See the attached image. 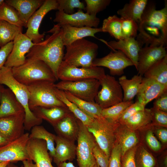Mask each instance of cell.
<instances>
[{"label": "cell", "mask_w": 167, "mask_h": 167, "mask_svg": "<svg viewBox=\"0 0 167 167\" xmlns=\"http://www.w3.org/2000/svg\"><path fill=\"white\" fill-rule=\"evenodd\" d=\"M136 37L141 47L143 45H165L167 42V2L157 10L153 4L148 3L138 24Z\"/></svg>", "instance_id": "1"}, {"label": "cell", "mask_w": 167, "mask_h": 167, "mask_svg": "<svg viewBox=\"0 0 167 167\" xmlns=\"http://www.w3.org/2000/svg\"><path fill=\"white\" fill-rule=\"evenodd\" d=\"M47 32L52 33L45 39L33 46L26 54V58L42 61L50 68L57 80V72L64 56L61 27L54 25Z\"/></svg>", "instance_id": "2"}, {"label": "cell", "mask_w": 167, "mask_h": 167, "mask_svg": "<svg viewBox=\"0 0 167 167\" xmlns=\"http://www.w3.org/2000/svg\"><path fill=\"white\" fill-rule=\"evenodd\" d=\"M0 84L6 85L13 92L23 107L25 113L24 126L25 130L30 131L34 126L40 125L42 120L36 117L30 109V94L27 86L17 81L14 77L12 68L3 66L0 69Z\"/></svg>", "instance_id": "3"}, {"label": "cell", "mask_w": 167, "mask_h": 167, "mask_svg": "<svg viewBox=\"0 0 167 167\" xmlns=\"http://www.w3.org/2000/svg\"><path fill=\"white\" fill-rule=\"evenodd\" d=\"M12 71L15 78L26 86L40 80H57L49 67L41 60L26 58L23 64L12 68Z\"/></svg>", "instance_id": "4"}, {"label": "cell", "mask_w": 167, "mask_h": 167, "mask_svg": "<svg viewBox=\"0 0 167 167\" xmlns=\"http://www.w3.org/2000/svg\"><path fill=\"white\" fill-rule=\"evenodd\" d=\"M66 47V52L63 60L77 67L92 66L93 62L97 54L98 46L97 44L83 38Z\"/></svg>", "instance_id": "5"}, {"label": "cell", "mask_w": 167, "mask_h": 167, "mask_svg": "<svg viewBox=\"0 0 167 167\" xmlns=\"http://www.w3.org/2000/svg\"><path fill=\"white\" fill-rule=\"evenodd\" d=\"M27 86L30 94L28 106L31 111L38 107H67L56 96L54 83L42 80L32 83Z\"/></svg>", "instance_id": "6"}, {"label": "cell", "mask_w": 167, "mask_h": 167, "mask_svg": "<svg viewBox=\"0 0 167 167\" xmlns=\"http://www.w3.org/2000/svg\"><path fill=\"white\" fill-rule=\"evenodd\" d=\"M118 122H111L102 116L93 119L86 127L99 147L109 157L115 143V129Z\"/></svg>", "instance_id": "7"}, {"label": "cell", "mask_w": 167, "mask_h": 167, "mask_svg": "<svg viewBox=\"0 0 167 167\" xmlns=\"http://www.w3.org/2000/svg\"><path fill=\"white\" fill-rule=\"evenodd\" d=\"M100 85L99 80L95 79L76 81H61L55 84L57 89L68 92L80 99L91 102H95Z\"/></svg>", "instance_id": "8"}, {"label": "cell", "mask_w": 167, "mask_h": 167, "mask_svg": "<svg viewBox=\"0 0 167 167\" xmlns=\"http://www.w3.org/2000/svg\"><path fill=\"white\" fill-rule=\"evenodd\" d=\"M78 122L79 131L77 139L76 156L79 167H94L96 162L93 148L96 141L87 127L78 119Z\"/></svg>", "instance_id": "9"}, {"label": "cell", "mask_w": 167, "mask_h": 167, "mask_svg": "<svg viewBox=\"0 0 167 167\" xmlns=\"http://www.w3.org/2000/svg\"><path fill=\"white\" fill-rule=\"evenodd\" d=\"M99 81L101 88L98 92L95 101L102 109L123 101L122 88L118 81L113 76L105 75Z\"/></svg>", "instance_id": "10"}, {"label": "cell", "mask_w": 167, "mask_h": 167, "mask_svg": "<svg viewBox=\"0 0 167 167\" xmlns=\"http://www.w3.org/2000/svg\"><path fill=\"white\" fill-rule=\"evenodd\" d=\"M105 75L104 69L101 67L79 68L71 65L63 60L57 72L58 79L61 81H76L90 79L99 80Z\"/></svg>", "instance_id": "11"}, {"label": "cell", "mask_w": 167, "mask_h": 167, "mask_svg": "<svg viewBox=\"0 0 167 167\" xmlns=\"http://www.w3.org/2000/svg\"><path fill=\"white\" fill-rule=\"evenodd\" d=\"M29 135L28 133H24L18 138L0 147V163L29 159L27 150Z\"/></svg>", "instance_id": "12"}, {"label": "cell", "mask_w": 167, "mask_h": 167, "mask_svg": "<svg viewBox=\"0 0 167 167\" xmlns=\"http://www.w3.org/2000/svg\"><path fill=\"white\" fill-rule=\"evenodd\" d=\"M57 0H45L41 6L34 12L29 19L25 34L34 43H38L44 40L45 34H40L39 28L44 17L52 10H58Z\"/></svg>", "instance_id": "13"}, {"label": "cell", "mask_w": 167, "mask_h": 167, "mask_svg": "<svg viewBox=\"0 0 167 167\" xmlns=\"http://www.w3.org/2000/svg\"><path fill=\"white\" fill-rule=\"evenodd\" d=\"M134 66L131 61L121 51L114 50L106 56L95 58L92 66H103L108 68L112 76L121 75L127 67Z\"/></svg>", "instance_id": "14"}, {"label": "cell", "mask_w": 167, "mask_h": 167, "mask_svg": "<svg viewBox=\"0 0 167 167\" xmlns=\"http://www.w3.org/2000/svg\"><path fill=\"white\" fill-rule=\"evenodd\" d=\"M54 21L60 26L68 24L77 27L97 28L100 20L96 16L89 15L84 13L82 10L79 9L77 12L71 14H66L62 11H58L56 13Z\"/></svg>", "instance_id": "15"}, {"label": "cell", "mask_w": 167, "mask_h": 167, "mask_svg": "<svg viewBox=\"0 0 167 167\" xmlns=\"http://www.w3.org/2000/svg\"><path fill=\"white\" fill-rule=\"evenodd\" d=\"M13 46L4 66L10 68L23 64L26 59V56L30 49L36 44L34 43L26 34L18 35L13 41Z\"/></svg>", "instance_id": "16"}, {"label": "cell", "mask_w": 167, "mask_h": 167, "mask_svg": "<svg viewBox=\"0 0 167 167\" xmlns=\"http://www.w3.org/2000/svg\"><path fill=\"white\" fill-rule=\"evenodd\" d=\"M165 46H144L139 53L137 71L138 75L143 76L152 65L167 55Z\"/></svg>", "instance_id": "17"}, {"label": "cell", "mask_w": 167, "mask_h": 167, "mask_svg": "<svg viewBox=\"0 0 167 167\" xmlns=\"http://www.w3.org/2000/svg\"><path fill=\"white\" fill-rule=\"evenodd\" d=\"M24 112L0 118V134L8 142L14 140L24 133Z\"/></svg>", "instance_id": "18"}, {"label": "cell", "mask_w": 167, "mask_h": 167, "mask_svg": "<svg viewBox=\"0 0 167 167\" xmlns=\"http://www.w3.org/2000/svg\"><path fill=\"white\" fill-rule=\"evenodd\" d=\"M27 150L29 159L35 162L37 167H53L51 162L52 158L44 140L29 139Z\"/></svg>", "instance_id": "19"}, {"label": "cell", "mask_w": 167, "mask_h": 167, "mask_svg": "<svg viewBox=\"0 0 167 167\" xmlns=\"http://www.w3.org/2000/svg\"><path fill=\"white\" fill-rule=\"evenodd\" d=\"M102 41L113 50H118L123 52L131 61L137 70L139 53L141 47L135 38H129L109 42Z\"/></svg>", "instance_id": "20"}, {"label": "cell", "mask_w": 167, "mask_h": 167, "mask_svg": "<svg viewBox=\"0 0 167 167\" xmlns=\"http://www.w3.org/2000/svg\"><path fill=\"white\" fill-rule=\"evenodd\" d=\"M166 90L167 87L156 80L143 77L137 95L136 101L145 106Z\"/></svg>", "instance_id": "21"}, {"label": "cell", "mask_w": 167, "mask_h": 167, "mask_svg": "<svg viewBox=\"0 0 167 167\" xmlns=\"http://www.w3.org/2000/svg\"><path fill=\"white\" fill-rule=\"evenodd\" d=\"M139 135L138 131L131 129L124 125L117 123L115 129V142L120 145L122 156L139 143Z\"/></svg>", "instance_id": "22"}, {"label": "cell", "mask_w": 167, "mask_h": 167, "mask_svg": "<svg viewBox=\"0 0 167 167\" xmlns=\"http://www.w3.org/2000/svg\"><path fill=\"white\" fill-rule=\"evenodd\" d=\"M55 142L56 146L52 159L57 165L67 161H71L75 158L76 145L74 142L57 135Z\"/></svg>", "instance_id": "23"}, {"label": "cell", "mask_w": 167, "mask_h": 167, "mask_svg": "<svg viewBox=\"0 0 167 167\" xmlns=\"http://www.w3.org/2000/svg\"><path fill=\"white\" fill-rule=\"evenodd\" d=\"M60 27L62 30V42L64 45L65 46L86 37H95V34L102 32L101 28L87 27H77L68 24L63 25Z\"/></svg>", "instance_id": "24"}, {"label": "cell", "mask_w": 167, "mask_h": 167, "mask_svg": "<svg viewBox=\"0 0 167 167\" xmlns=\"http://www.w3.org/2000/svg\"><path fill=\"white\" fill-rule=\"evenodd\" d=\"M53 127L58 135L74 142L77 140L79 131L78 119L71 112Z\"/></svg>", "instance_id": "25"}, {"label": "cell", "mask_w": 167, "mask_h": 167, "mask_svg": "<svg viewBox=\"0 0 167 167\" xmlns=\"http://www.w3.org/2000/svg\"><path fill=\"white\" fill-rule=\"evenodd\" d=\"M24 112V109L13 92L8 88H3L0 105V118Z\"/></svg>", "instance_id": "26"}, {"label": "cell", "mask_w": 167, "mask_h": 167, "mask_svg": "<svg viewBox=\"0 0 167 167\" xmlns=\"http://www.w3.org/2000/svg\"><path fill=\"white\" fill-rule=\"evenodd\" d=\"M5 1L17 11L20 19L26 28L29 19L44 0H6Z\"/></svg>", "instance_id": "27"}, {"label": "cell", "mask_w": 167, "mask_h": 167, "mask_svg": "<svg viewBox=\"0 0 167 167\" xmlns=\"http://www.w3.org/2000/svg\"><path fill=\"white\" fill-rule=\"evenodd\" d=\"M32 111L37 118L47 121L53 126L70 112L67 107L61 106L38 107Z\"/></svg>", "instance_id": "28"}, {"label": "cell", "mask_w": 167, "mask_h": 167, "mask_svg": "<svg viewBox=\"0 0 167 167\" xmlns=\"http://www.w3.org/2000/svg\"><path fill=\"white\" fill-rule=\"evenodd\" d=\"M147 0H131L117 11L121 18L132 19L138 24L148 3Z\"/></svg>", "instance_id": "29"}, {"label": "cell", "mask_w": 167, "mask_h": 167, "mask_svg": "<svg viewBox=\"0 0 167 167\" xmlns=\"http://www.w3.org/2000/svg\"><path fill=\"white\" fill-rule=\"evenodd\" d=\"M143 77L139 75H134L131 79H128L125 75L118 79V82L123 91V101H132L137 95L141 86Z\"/></svg>", "instance_id": "30"}, {"label": "cell", "mask_w": 167, "mask_h": 167, "mask_svg": "<svg viewBox=\"0 0 167 167\" xmlns=\"http://www.w3.org/2000/svg\"><path fill=\"white\" fill-rule=\"evenodd\" d=\"M151 122L150 109L145 108L120 124L124 125L131 129L139 131L150 125Z\"/></svg>", "instance_id": "31"}, {"label": "cell", "mask_w": 167, "mask_h": 167, "mask_svg": "<svg viewBox=\"0 0 167 167\" xmlns=\"http://www.w3.org/2000/svg\"><path fill=\"white\" fill-rule=\"evenodd\" d=\"M64 92L66 97L68 100L75 104L92 118L94 119L102 116L101 112L102 109L95 102L83 101L74 96L68 92Z\"/></svg>", "instance_id": "32"}, {"label": "cell", "mask_w": 167, "mask_h": 167, "mask_svg": "<svg viewBox=\"0 0 167 167\" xmlns=\"http://www.w3.org/2000/svg\"><path fill=\"white\" fill-rule=\"evenodd\" d=\"M143 75L167 87V55L150 67Z\"/></svg>", "instance_id": "33"}, {"label": "cell", "mask_w": 167, "mask_h": 167, "mask_svg": "<svg viewBox=\"0 0 167 167\" xmlns=\"http://www.w3.org/2000/svg\"><path fill=\"white\" fill-rule=\"evenodd\" d=\"M29 134L30 139H36L44 140L46 144L49 154L52 159L55 154L54 146L56 135L47 131L40 125L33 127Z\"/></svg>", "instance_id": "34"}, {"label": "cell", "mask_w": 167, "mask_h": 167, "mask_svg": "<svg viewBox=\"0 0 167 167\" xmlns=\"http://www.w3.org/2000/svg\"><path fill=\"white\" fill-rule=\"evenodd\" d=\"M55 93L57 97L66 105L69 111L86 126H88L92 124L93 119L87 115L75 104L68 100L66 97L63 91L56 88Z\"/></svg>", "instance_id": "35"}, {"label": "cell", "mask_w": 167, "mask_h": 167, "mask_svg": "<svg viewBox=\"0 0 167 167\" xmlns=\"http://www.w3.org/2000/svg\"><path fill=\"white\" fill-rule=\"evenodd\" d=\"M135 161L136 167H158L156 159L140 142L137 146Z\"/></svg>", "instance_id": "36"}, {"label": "cell", "mask_w": 167, "mask_h": 167, "mask_svg": "<svg viewBox=\"0 0 167 167\" xmlns=\"http://www.w3.org/2000/svg\"><path fill=\"white\" fill-rule=\"evenodd\" d=\"M22 33V27L0 20V47L13 41L19 34Z\"/></svg>", "instance_id": "37"}, {"label": "cell", "mask_w": 167, "mask_h": 167, "mask_svg": "<svg viewBox=\"0 0 167 167\" xmlns=\"http://www.w3.org/2000/svg\"><path fill=\"white\" fill-rule=\"evenodd\" d=\"M120 18L114 15L104 19L101 28L103 32H108L117 40L123 39Z\"/></svg>", "instance_id": "38"}, {"label": "cell", "mask_w": 167, "mask_h": 167, "mask_svg": "<svg viewBox=\"0 0 167 167\" xmlns=\"http://www.w3.org/2000/svg\"><path fill=\"white\" fill-rule=\"evenodd\" d=\"M133 103V101H122L107 108L103 109L102 116L112 123L118 122V120L123 111Z\"/></svg>", "instance_id": "39"}, {"label": "cell", "mask_w": 167, "mask_h": 167, "mask_svg": "<svg viewBox=\"0 0 167 167\" xmlns=\"http://www.w3.org/2000/svg\"><path fill=\"white\" fill-rule=\"evenodd\" d=\"M0 20H4L19 27H25L17 11L5 1L0 4Z\"/></svg>", "instance_id": "40"}, {"label": "cell", "mask_w": 167, "mask_h": 167, "mask_svg": "<svg viewBox=\"0 0 167 167\" xmlns=\"http://www.w3.org/2000/svg\"><path fill=\"white\" fill-rule=\"evenodd\" d=\"M139 131H142L144 133L143 135L144 142L151 150L156 152L161 150L163 146L156 137L153 131L152 126L151 124Z\"/></svg>", "instance_id": "41"}, {"label": "cell", "mask_w": 167, "mask_h": 167, "mask_svg": "<svg viewBox=\"0 0 167 167\" xmlns=\"http://www.w3.org/2000/svg\"><path fill=\"white\" fill-rule=\"evenodd\" d=\"M58 3V11H62L67 14L74 13L75 9L85 10L84 4L79 0H57Z\"/></svg>", "instance_id": "42"}, {"label": "cell", "mask_w": 167, "mask_h": 167, "mask_svg": "<svg viewBox=\"0 0 167 167\" xmlns=\"http://www.w3.org/2000/svg\"><path fill=\"white\" fill-rule=\"evenodd\" d=\"M122 21L121 32L123 39L135 38L137 35L138 26L134 21L120 18Z\"/></svg>", "instance_id": "43"}, {"label": "cell", "mask_w": 167, "mask_h": 167, "mask_svg": "<svg viewBox=\"0 0 167 167\" xmlns=\"http://www.w3.org/2000/svg\"><path fill=\"white\" fill-rule=\"evenodd\" d=\"M86 6L85 10L89 15H96L97 13L105 9L111 2L110 0H85Z\"/></svg>", "instance_id": "44"}, {"label": "cell", "mask_w": 167, "mask_h": 167, "mask_svg": "<svg viewBox=\"0 0 167 167\" xmlns=\"http://www.w3.org/2000/svg\"><path fill=\"white\" fill-rule=\"evenodd\" d=\"M153 126L167 127V112L160 110L153 107L150 109Z\"/></svg>", "instance_id": "45"}, {"label": "cell", "mask_w": 167, "mask_h": 167, "mask_svg": "<svg viewBox=\"0 0 167 167\" xmlns=\"http://www.w3.org/2000/svg\"><path fill=\"white\" fill-rule=\"evenodd\" d=\"M120 147L115 142L110 154L108 167H122Z\"/></svg>", "instance_id": "46"}, {"label": "cell", "mask_w": 167, "mask_h": 167, "mask_svg": "<svg viewBox=\"0 0 167 167\" xmlns=\"http://www.w3.org/2000/svg\"><path fill=\"white\" fill-rule=\"evenodd\" d=\"M145 106L136 101L135 102L132 103L123 111L119 118L118 122L119 123L122 122L138 112L144 109Z\"/></svg>", "instance_id": "47"}, {"label": "cell", "mask_w": 167, "mask_h": 167, "mask_svg": "<svg viewBox=\"0 0 167 167\" xmlns=\"http://www.w3.org/2000/svg\"><path fill=\"white\" fill-rule=\"evenodd\" d=\"M93 154L96 164L99 167H108L109 157L100 148L96 143H95Z\"/></svg>", "instance_id": "48"}, {"label": "cell", "mask_w": 167, "mask_h": 167, "mask_svg": "<svg viewBox=\"0 0 167 167\" xmlns=\"http://www.w3.org/2000/svg\"><path fill=\"white\" fill-rule=\"evenodd\" d=\"M137 145L129 150L122 156V167H136L135 154Z\"/></svg>", "instance_id": "49"}, {"label": "cell", "mask_w": 167, "mask_h": 167, "mask_svg": "<svg viewBox=\"0 0 167 167\" xmlns=\"http://www.w3.org/2000/svg\"><path fill=\"white\" fill-rule=\"evenodd\" d=\"M153 107L167 112V90L155 99Z\"/></svg>", "instance_id": "50"}, {"label": "cell", "mask_w": 167, "mask_h": 167, "mask_svg": "<svg viewBox=\"0 0 167 167\" xmlns=\"http://www.w3.org/2000/svg\"><path fill=\"white\" fill-rule=\"evenodd\" d=\"M13 41L10 42L0 49V69L4 66L5 63L13 46Z\"/></svg>", "instance_id": "51"}, {"label": "cell", "mask_w": 167, "mask_h": 167, "mask_svg": "<svg viewBox=\"0 0 167 167\" xmlns=\"http://www.w3.org/2000/svg\"><path fill=\"white\" fill-rule=\"evenodd\" d=\"M152 126L155 135L157 136L162 146L163 145H166L167 143V128Z\"/></svg>", "instance_id": "52"}, {"label": "cell", "mask_w": 167, "mask_h": 167, "mask_svg": "<svg viewBox=\"0 0 167 167\" xmlns=\"http://www.w3.org/2000/svg\"><path fill=\"white\" fill-rule=\"evenodd\" d=\"M158 167H167V155L166 153L161 155L156 159Z\"/></svg>", "instance_id": "53"}, {"label": "cell", "mask_w": 167, "mask_h": 167, "mask_svg": "<svg viewBox=\"0 0 167 167\" xmlns=\"http://www.w3.org/2000/svg\"><path fill=\"white\" fill-rule=\"evenodd\" d=\"M22 162L24 167H37L36 164L30 159L24 160Z\"/></svg>", "instance_id": "54"}, {"label": "cell", "mask_w": 167, "mask_h": 167, "mask_svg": "<svg viewBox=\"0 0 167 167\" xmlns=\"http://www.w3.org/2000/svg\"><path fill=\"white\" fill-rule=\"evenodd\" d=\"M57 167H76L71 161L61 163L57 165Z\"/></svg>", "instance_id": "55"}, {"label": "cell", "mask_w": 167, "mask_h": 167, "mask_svg": "<svg viewBox=\"0 0 167 167\" xmlns=\"http://www.w3.org/2000/svg\"><path fill=\"white\" fill-rule=\"evenodd\" d=\"M9 142L0 134V147L6 144Z\"/></svg>", "instance_id": "56"}, {"label": "cell", "mask_w": 167, "mask_h": 167, "mask_svg": "<svg viewBox=\"0 0 167 167\" xmlns=\"http://www.w3.org/2000/svg\"><path fill=\"white\" fill-rule=\"evenodd\" d=\"M4 88V87L2 85L0 84V105L1 104L2 93Z\"/></svg>", "instance_id": "57"}, {"label": "cell", "mask_w": 167, "mask_h": 167, "mask_svg": "<svg viewBox=\"0 0 167 167\" xmlns=\"http://www.w3.org/2000/svg\"><path fill=\"white\" fill-rule=\"evenodd\" d=\"M6 167H18L17 165H15L12 162H9L7 165Z\"/></svg>", "instance_id": "58"}, {"label": "cell", "mask_w": 167, "mask_h": 167, "mask_svg": "<svg viewBox=\"0 0 167 167\" xmlns=\"http://www.w3.org/2000/svg\"><path fill=\"white\" fill-rule=\"evenodd\" d=\"M9 162H3L0 163V167H6Z\"/></svg>", "instance_id": "59"}, {"label": "cell", "mask_w": 167, "mask_h": 167, "mask_svg": "<svg viewBox=\"0 0 167 167\" xmlns=\"http://www.w3.org/2000/svg\"><path fill=\"white\" fill-rule=\"evenodd\" d=\"M94 167H99V166L96 164V163Z\"/></svg>", "instance_id": "60"}, {"label": "cell", "mask_w": 167, "mask_h": 167, "mask_svg": "<svg viewBox=\"0 0 167 167\" xmlns=\"http://www.w3.org/2000/svg\"><path fill=\"white\" fill-rule=\"evenodd\" d=\"M4 0H0V4L3 2Z\"/></svg>", "instance_id": "61"}]
</instances>
